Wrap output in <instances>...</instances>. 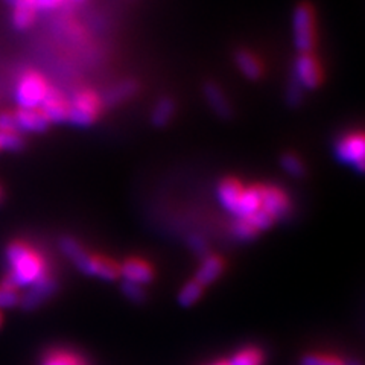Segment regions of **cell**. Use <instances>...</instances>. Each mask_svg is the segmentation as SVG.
Listing matches in <instances>:
<instances>
[{
  "label": "cell",
  "mask_w": 365,
  "mask_h": 365,
  "mask_svg": "<svg viewBox=\"0 0 365 365\" xmlns=\"http://www.w3.org/2000/svg\"><path fill=\"white\" fill-rule=\"evenodd\" d=\"M41 365H87V364L81 358L71 355V353L58 351V353H51V355L46 356Z\"/></svg>",
  "instance_id": "obj_26"
},
{
  "label": "cell",
  "mask_w": 365,
  "mask_h": 365,
  "mask_svg": "<svg viewBox=\"0 0 365 365\" xmlns=\"http://www.w3.org/2000/svg\"><path fill=\"white\" fill-rule=\"evenodd\" d=\"M300 365H346V361H342L332 355H322V353H309L306 355Z\"/></svg>",
  "instance_id": "obj_28"
},
{
  "label": "cell",
  "mask_w": 365,
  "mask_h": 365,
  "mask_svg": "<svg viewBox=\"0 0 365 365\" xmlns=\"http://www.w3.org/2000/svg\"><path fill=\"white\" fill-rule=\"evenodd\" d=\"M338 162L351 166L358 174H365V133H349L335 143Z\"/></svg>",
  "instance_id": "obj_6"
},
{
  "label": "cell",
  "mask_w": 365,
  "mask_h": 365,
  "mask_svg": "<svg viewBox=\"0 0 365 365\" xmlns=\"http://www.w3.org/2000/svg\"><path fill=\"white\" fill-rule=\"evenodd\" d=\"M5 256L9 265V274L2 284L5 288H29L48 274L43 257L25 242L9 244Z\"/></svg>",
  "instance_id": "obj_1"
},
{
  "label": "cell",
  "mask_w": 365,
  "mask_h": 365,
  "mask_svg": "<svg viewBox=\"0 0 365 365\" xmlns=\"http://www.w3.org/2000/svg\"><path fill=\"white\" fill-rule=\"evenodd\" d=\"M280 166L289 177L303 178L306 175V166L303 160L294 153H284L280 157Z\"/></svg>",
  "instance_id": "obj_22"
},
{
  "label": "cell",
  "mask_w": 365,
  "mask_h": 365,
  "mask_svg": "<svg viewBox=\"0 0 365 365\" xmlns=\"http://www.w3.org/2000/svg\"><path fill=\"white\" fill-rule=\"evenodd\" d=\"M262 209V185H255L245 187L241 200L237 202V209L235 212L236 220H245L250 218L251 215H255Z\"/></svg>",
  "instance_id": "obj_16"
},
{
  "label": "cell",
  "mask_w": 365,
  "mask_h": 365,
  "mask_svg": "<svg viewBox=\"0 0 365 365\" xmlns=\"http://www.w3.org/2000/svg\"><path fill=\"white\" fill-rule=\"evenodd\" d=\"M101 108V96H98L93 90H78L68 101L67 123L76 128H88L96 122Z\"/></svg>",
  "instance_id": "obj_3"
},
{
  "label": "cell",
  "mask_w": 365,
  "mask_h": 365,
  "mask_svg": "<svg viewBox=\"0 0 365 365\" xmlns=\"http://www.w3.org/2000/svg\"><path fill=\"white\" fill-rule=\"evenodd\" d=\"M0 131H17L14 111H0Z\"/></svg>",
  "instance_id": "obj_32"
},
{
  "label": "cell",
  "mask_w": 365,
  "mask_h": 365,
  "mask_svg": "<svg viewBox=\"0 0 365 365\" xmlns=\"http://www.w3.org/2000/svg\"><path fill=\"white\" fill-rule=\"evenodd\" d=\"M292 78L302 86L304 91H311L319 87V84L323 81V71L312 52L299 53L294 63Z\"/></svg>",
  "instance_id": "obj_7"
},
{
  "label": "cell",
  "mask_w": 365,
  "mask_h": 365,
  "mask_svg": "<svg viewBox=\"0 0 365 365\" xmlns=\"http://www.w3.org/2000/svg\"><path fill=\"white\" fill-rule=\"evenodd\" d=\"M245 186L241 181L236 178H224L220 181L218 189H216V195H218V201L222 205V207L228 212L235 215L237 209V202L241 200V195L244 192Z\"/></svg>",
  "instance_id": "obj_14"
},
{
  "label": "cell",
  "mask_w": 365,
  "mask_h": 365,
  "mask_svg": "<svg viewBox=\"0 0 365 365\" xmlns=\"http://www.w3.org/2000/svg\"><path fill=\"white\" fill-rule=\"evenodd\" d=\"M49 84L46 79L34 71L23 73L14 90V99L19 108H40L43 99L49 91Z\"/></svg>",
  "instance_id": "obj_5"
},
{
  "label": "cell",
  "mask_w": 365,
  "mask_h": 365,
  "mask_svg": "<svg viewBox=\"0 0 365 365\" xmlns=\"http://www.w3.org/2000/svg\"><path fill=\"white\" fill-rule=\"evenodd\" d=\"M20 294L16 289L0 287V309H11L19 306Z\"/></svg>",
  "instance_id": "obj_30"
},
{
  "label": "cell",
  "mask_w": 365,
  "mask_h": 365,
  "mask_svg": "<svg viewBox=\"0 0 365 365\" xmlns=\"http://www.w3.org/2000/svg\"><path fill=\"white\" fill-rule=\"evenodd\" d=\"M204 96H205V101H207L209 107L212 108V111L216 114V116L224 119V120L232 119V116H233L232 106H230V102H228L224 90L218 84L205 83Z\"/></svg>",
  "instance_id": "obj_15"
},
{
  "label": "cell",
  "mask_w": 365,
  "mask_h": 365,
  "mask_svg": "<svg viewBox=\"0 0 365 365\" xmlns=\"http://www.w3.org/2000/svg\"><path fill=\"white\" fill-rule=\"evenodd\" d=\"M232 233L237 241H242V242L253 241V239L257 237L259 235L256 228L245 220H235V222L232 224Z\"/></svg>",
  "instance_id": "obj_25"
},
{
  "label": "cell",
  "mask_w": 365,
  "mask_h": 365,
  "mask_svg": "<svg viewBox=\"0 0 365 365\" xmlns=\"http://www.w3.org/2000/svg\"><path fill=\"white\" fill-rule=\"evenodd\" d=\"M262 210L277 222L289 215L291 200L283 189L262 185Z\"/></svg>",
  "instance_id": "obj_9"
},
{
  "label": "cell",
  "mask_w": 365,
  "mask_h": 365,
  "mask_svg": "<svg viewBox=\"0 0 365 365\" xmlns=\"http://www.w3.org/2000/svg\"><path fill=\"white\" fill-rule=\"evenodd\" d=\"M303 98H304V90L292 78L288 88H287V102H288V106L292 107V108L300 107L302 102H303Z\"/></svg>",
  "instance_id": "obj_29"
},
{
  "label": "cell",
  "mask_w": 365,
  "mask_h": 365,
  "mask_svg": "<svg viewBox=\"0 0 365 365\" xmlns=\"http://www.w3.org/2000/svg\"><path fill=\"white\" fill-rule=\"evenodd\" d=\"M119 271H120V277L125 282H131V283H137V284H145L151 283L154 279V269L153 267L148 264V262L137 259V257H131L123 262L122 265H119Z\"/></svg>",
  "instance_id": "obj_12"
},
{
  "label": "cell",
  "mask_w": 365,
  "mask_h": 365,
  "mask_svg": "<svg viewBox=\"0 0 365 365\" xmlns=\"http://www.w3.org/2000/svg\"><path fill=\"white\" fill-rule=\"evenodd\" d=\"M56 291H58V282L49 274H46L44 277L31 284L25 294L20 295L19 306L23 311H36L44 302L52 299Z\"/></svg>",
  "instance_id": "obj_8"
},
{
  "label": "cell",
  "mask_w": 365,
  "mask_h": 365,
  "mask_svg": "<svg viewBox=\"0 0 365 365\" xmlns=\"http://www.w3.org/2000/svg\"><path fill=\"white\" fill-rule=\"evenodd\" d=\"M41 113L49 120V123H66L68 114V101L58 88L49 87L48 95L43 99L40 106Z\"/></svg>",
  "instance_id": "obj_10"
},
{
  "label": "cell",
  "mask_w": 365,
  "mask_h": 365,
  "mask_svg": "<svg viewBox=\"0 0 365 365\" xmlns=\"http://www.w3.org/2000/svg\"><path fill=\"white\" fill-rule=\"evenodd\" d=\"M202 291H204V287H201V284L193 279L187 282L178 292V303L182 307H190L201 299Z\"/></svg>",
  "instance_id": "obj_23"
},
{
  "label": "cell",
  "mask_w": 365,
  "mask_h": 365,
  "mask_svg": "<svg viewBox=\"0 0 365 365\" xmlns=\"http://www.w3.org/2000/svg\"><path fill=\"white\" fill-rule=\"evenodd\" d=\"M292 37L294 46L300 53H309L317 43V28H315V13L314 8L302 2L295 6L292 13Z\"/></svg>",
  "instance_id": "obj_4"
},
{
  "label": "cell",
  "mask_w": 365,
  "mask_h": 365,
  "mask_svg": "<svg viewBox=\"0 0 365 365\" xmlns=\"http://www.w3.org/2000/svg\"><path fill=\"white\" fill-rule=\"evenodd\" d=\"M63 4V0H32V5L37 13H48V11L56 9Z\"/></svg>",
  "instance_id": "obj_33"
},
{
  "label": "cell",
  "mask_w": 365,
  "mask_h": 365,
  "mask_svg": "<svg viewBox=\"0 0 365 365\" xmlns=\"http://www.w3.org/2000/svg\"><path fill=\"white\" fill-rule=\"evenodd\" d=\"M187 247L198 256H207V242L204 241V237L200 235H190L187 237Z\"/></svg>",
  "instance_id": "obj_31"
},
{
  "label": "cell",
  "mask_w": 365,
  "mask_h": 365,
  "mask_svg": "<svg viewBox=\"0 0 365 365\" xmlns=\"http://www.w3.org/2000/svg\"><path fill=\"white\" fill-rule=\"evenodd\" d=\"M137 88H139V86H137V83L133 81V79H125V81L114 84L106 91V95L101 98L102 106H107V107L119 106L120 102L134 96Z\"/></svg>",
  "instance_id": "obj_18"
},
{
  "label": "cell",
  "mask_w": 365,
  "mask_h": 365,
  "mask_svg": "<svg viewBox=\"0 0 365 365\" xmlns=\"http://www.w3.org/2000/svg\"><path fill=\"white\" fill-rule=\"evenodd\" d=\"M224 271V262L220 256L207 255L202 257L201 265L195 274V280L201 284V287H209L213 282L221 277Z\"/></svg>",
  "instance_id": "obj_17"
},
{
  "label": "cell",
  "mask_w": 365,
  "mask_h": 365,
  "mask_svg": "<svg viewBox=\"0 0 365 365\" xmlns=\"http://www.w3.org/2000/svg\"><path fill=\"white\" fill-rule=\"evenodd\" d=\"M72 2H78L79 4V2H84V0H72Z\"/></svg>",
  "instance_id": "obj_37"
},
{
  "label": "cell",
  "mask_w": 365,
  "mask_h": 365,
  "mask_svg": "<svg viewBox=\"0 0 365 365\" xmlns=\"http://www.w3.org/2000/svg\"><path fill=\"white\" fill-rule=\"evenodd\" d=\"M60 250L78 268V271L87 274V276L99 277L106 282H114L120 277L119 265L116 262L104 256L88 253L83 244L73 236H63L60 239Z\"/></svg>",
  "instance_id": "obj_2"
},
{
  "label": "cell",
  "mask_w": 365,
  "mask_h": 365,
  "mask_svg": "<svg viewBox=\"0 0 365 365\" xmlns=\"http://www.w3.org/2000/svg\"><path fill=\"white\" fill-rule=\"evenodd\" d=\"M346 365H364V362L359 359H349L346 361Z\"/></svg>",
  "instance_id": "obj_34"
},
{
  "label": "cell",
  "mask_w": 365,
  "mask_h": 365,
  "mask_svg": "<svg viewBox=\"0 0 365 365\" xmlns=\"http://www.w3.org/2000/svg\"><path fill=\"white\" fill-rule=\"evenodd\" d=\"M120 289H122V294L133 303H143L146 300V292L142 284L123 280L120 284Z\"/></svg>",
  "instance_id": "obj_27"
},
{
  "label": "cell",
  "mask_w": 365,
  "mask_h": 365,
  "mask_svg": "<svg viewBox=\"0 0 365 365\" xmlns=\"http://www.w3.org/2000/svg\"><path fill=\"white\" fill-rule=\"evenodd\" d=\"M0 326H2V314H0Z\"/></svg>",
  "instance_id": "obj_38"
},
{
  "label": "cell",
  "mask_w": 365,
  "mask_h": 365,
  "mask_svg": "<svg viewBox=\"0 0 365 365\" xmlns=\"http://www.w3.org/2000/svg\"><path fill=\"white\" fill-rule=\"evenodd\" d=\"M2 198H4V193H2V189H0V202H2Z\"/></svg>",
  "instance_id": "obj_36"
},
{
  "label": "cell",
  "mask_w": 365,
  "mask_h": 365,
  "mask_svg": "<svg viewBox=\"0 0 365 365\" xmlns=\"http://www.w3.org/2000/svg\"><path fill=\"white\" fill-rule=\"evenodd\" d=\"M19 133L41 134L49 130L51 123L40 108H17L14 111Z\"/></svg>",
  "instance_id": "obj_11"
},
{
  "label": "cell",
  "mask_w": 365,
  "mask_h": 365,
  "mask_svg": "<svg viewBox=\"0 0 365 365\" xmlns=\"http://www.w3.org/2000/svg\"><path fill=\"white\" fill-rule=\"evenodd\" d=\"M175 102L170 98H162L157 101L151 111V122L157 128H165L174 119Z\"/></svg>",
  "instance_id": "obj_20"
},
{
  "label": "cell",
  "mask_w": 365,
  "mask_h": 365,
  "mask_svg": "<svg viewBox=\"0 0 365 365\" xmlns=\"http://www.w3.org/2000/svg\"><path fill=\"white\" fill-rule=\"evenodd\" d=\"M235 63L239 68V72H241L247 79H250V81H256V79H259L262 73H264L260 61L253 53L245 49H241L235 53Z\"/></svg>",
  "instance_id": "obj_19"
},
{
  "label": "cell",
  "mask_w": 365,
  "mask_h": 365,
  "mask_svg": "<svg viewBox=\"0 0 365 365\" xmlns=\"http://www.w3.org/2000/svg\"><path fill=\"white\" fill-rule=\"evenodd\" d=\"M227 362L228 365H264L265 353L257 347H245L236 351Z\"/></svg>",
  "instance_id": "obj_21"
},
{
  "label": "cell",
  "mask_w": 365,
  "mask_h": 365,
  "mask_svg": "<svg viewBox=\"0 0 365 365\" xmlns=\"http://www.w3.org/2000/svg\"><path fill=\"white\" fill-rule=\"evenodd\" d=\"M6 2L13 8L11 23L16 31L25 32L36 25L37 11L32 5V0H6Z\"/></svg>",
  "instance_id": "obj_13"
},
{
  "label": "cell",
  "mask_w": 365,
  "mask_h": 365,
  "mask_svg": "<svg viewBox=\"0 0 365 365\" xmlns=\"http://www.w3.org/2000/svg\"><path fill=\"white\" fill-rule=\"evenodd\" d=\"M25 148V139L19 131H0V151L19 153Z\"/></svg>",
  "instance_id": "obj_24"
},
{
  "label": "cell",
  "mask_w": 365,
  "mask_h": 365,
  "mask_svg": "<svg viewBox=\"0 0 365 365\" xmlns=\"http://www.w3.org/2000/svg\"><path fill=\"white\" fill-rule=\"evenodd\" d=\"M210 365H228V362L227 361H218V362H213Z\"/></svg>",
  "instance_id": "obj_35"
}]
</instances>
